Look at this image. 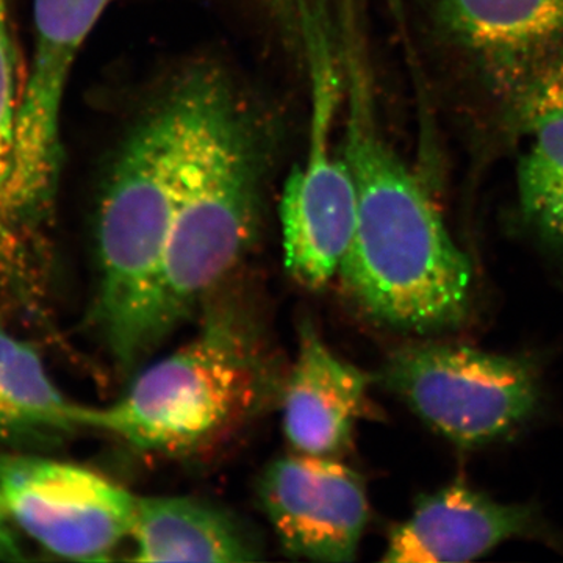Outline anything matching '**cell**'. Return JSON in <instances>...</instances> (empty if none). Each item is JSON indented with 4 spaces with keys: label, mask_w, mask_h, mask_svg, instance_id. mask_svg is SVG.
Returning a JSON list of instances; mask_svg holds the SVG:
<instances>
[{
    "label": "cell",
    "mask_w": 563,
    "mask_h": 563,
    "mask_svg": "<svg viewBox=\"0 0 563 563\" xmlns=\"http://www.w3.org/2000/svg\"><path fill=\"white\" fill-rule=\"evenodd\" d=\"M344 101L342 151L354 180V235L339 277L369 320L395 331H459L474 312L472 262L455 244L431 190L385 140L363 16L336 7Z\"/></svg>",
    "instance_id": "obj_1"
},
{
    "label": "cell",
    "mask_w": 563,
    "mask_h": 563,
    "mask_svg": "<svg viewBox=\"0 0 563 563\" xmlns=\"http://www.w3.org/2000/svg\"><path fill=\"white\" fill-rule=\"evenodd\" d=\"M177 202L150 322L152 350L235 272L261 228L269 143L263 122L213 66L176 80Z\"/></svg>",
    "instance_id": "obj_2"
},
{
    "label": "cell",
    "mask_w": 563,
    "mask_h": 563,
    "mask_svg": "<svg viewBox=\"0 0 563 563\" xmlns=\"http://www.w3.org/2000/svg\"><path fill=\"white\" fill-rule=\"evenodd\" d=\"M273 380L251 314L235 303H210L190 342L144 369L117 402L81 407V428L143 453L199 454L250 421Z\"/></svg>",
    "instance_id": "obj_3"
},
{
    "label": "cell",
    "mask_w": 563,
    "mask_h": 563,
    "mask_svg": "<svg viewBox=\"0 0 563 563\" xmlns=\"http://www.w3.org/2000/svg\"><path fill=\"white\" fill-rule=\"evenodd\" d=\"M181 102L174 84L122 144L96 221L99 282L90 325L129 372L150 354V322L176 210Z\"/></svg>",
    "instance_id": "obj_4"
},
{
    "label": "cell",
    "mask_w": 563,
    "mask_h": 563,
    "mask_svg": "<svg viewBox=\"0 0 563 563\" xmlns=\"http://www.w3.org/2000/svg\"><path fill=\"white\" fill-rule=\"evenodd\" d=\"M428 24L476 125L520 139L563 114V0H429Z\"/></svg>",
    "instance_id": "obj_5"
},
{
    "label": "cell",
    "mask_w": 563,
    "mask_h": 563,
    "mask_svg": "<svg viewBox=\"0 0 563 563\" xmlns=\"http://www.w3.org/2000/svg\"><path fill=\"white\" fill-rule=\"evenodd\" d=\"M310 80V133L306 158L288 174L280 201L284 263L310 291L336 276L354 235V180L335 143L344 77L335 11L328 0H292Z\"/></svg>",
    "instance_id": "obj_6"
},
{
    "label": "cell",
    "mask_w": 563,
    "mask_h": 563,
    "mask_svg": "<svg viewBox=\"0 0 563 563\" xmlns=\"http://www.w3.org/2000/svg\"><path fill=\"white\" fill-rule=\"evenodd\" d=\"M380 377L426 424L463 450L512 435L542 401L536 363L463 344L401 347Z\"/></svg>",
    "instance_id": "obj_7"
},
{
    "label": "cell",
    "mask_w": 563,
    "mask_h": 563,
    "mask_svg": "<svg viewBox=\"0 0 563 563\" xmlns=\"http://www.w3.org/2000/svg\"><path fill=\"white\" fill-rule=\"evenodd\" d=\"M0 503L49 553L103 562L131 537L139 496L85 466L0 453Z\"/></svg>",
    "instance_id": "obj_8"
},
{
    "label": "cell",
    "mask_w": 563,
    "mask_h": 563,
    "mask_svg": "<svg viewBox=\"0 0 563 563\" xmlns=\"http://www.w3.org/2000/svg\"><path fill=\"white\" fill-rule=\"evenodd\" d=\"M113 0H35L36 47L14 132L13 190L29 225L51 239L62 168L60 109L81 44Z\"/></svg>",
    "instance_id": "obj_9"
},
{
    "label": "cell",
    "mask_w": 563,
    "mask_h": 563,
    "mask_svg": "<svg viewBox=\"0 0 563 563\" xmlns=\"http://www.w3.org/2000/svg\"><path fill=\"white\" fill-rule=\"evenodd\" d=\"M258 496L282 547L296 558L352 562L369 518L366 488L340 459L290 454L266 466Z\"/></svg>",
    "instance_id": "obj_10"
},
{
    "label": "cell",
    "mask_w": 563,
    "mask_h": 563,
    "mask_svg": "<svg viewBox=\"0 0 563 563\" xmlns=\"http://www.w3.org/2000/svg\"><path fill=\"white\" fill-rule=\"evenodd\" d=\"M515 539L555 540L532 504L498 503L455 481L426 495L393 529L383 561L470 562Z\"/></svg>",
    "instance_id": "obj_11"
},
{
    "label": "cell",
    "mask_w": 563,
    "mask_h": 563,
    "mask_svg": "<svg viewBox=\"0 0 563 563\" xmlns=\"http://www.w3.org/2000/svg\"><path fill=\"white\" fill-rule=\"evenodd\" d=\"M373 377L343 361L310 322L282 396V424L295 453L342 459L365 413Z\"/></svg>",
    "instance_id": "obj_12"
},
{
    "label": "cell",
    "mask_w": 563,
    "mask_h": 563,
    "mask_svg": "<svg viewBox=\"0 0 563 563\" xmlns=\"http://www.w3.org/2000/svg\"><path fill=\"white\" fill-rule=\"evenodd\" d=\"M16 60L7 0H0V313L41 312L51 279V240L22 217L13 190Z\"/></svg>",
    "instance_id": "obj_13"
},
{
    "label": "cell",
    "mask_w": 563,
    "mask_h": 563,
    "mask_svg": "<svg viewBox=\"0 0 563 563\" xmlns=\"http://www.w3.org/2000/svg\"><path fill=\"white\" fill-rule=\"evenodd\" d=\"M131 539L136 562L242 563L261 561L250 529L213 504L152 496L136 504Z\"/></svg>",
    "instance_id": "obj_14"
},
{
    "label": "cell",
    "mask_w": 563,
    "mask_h": 563,
    "mask_svg": "<svg viewBox=\"0 0 563 563\" xmlns=\"http://www.w3.org/2000/svg\"><path fill=\"white\" fill-rule=\"evenodd\" d=\"M81 407L52 383L35 347L0 324V444L65 439L81 428Z\"/></svg>",
    "instance_id": "obj_15"
},
{
    "label": "cell",
    "mask_w": 563,
    "mask_h": 563,
    "mask_svg": "<svg viewBox=\"0 0 563 563\" xmlns=\"http://www.w3.org/2000/svg\"><path fill=\"white\" fill-rule=\"evenodd\" d=\"M518 162L517 207L525 228L563 254V114L537 125Z\"/></svg>",
    "instance_id": "obj_16"
},
{
    "label": "cell",
    "mask_w": 563,
    "mask_h": 563,
    "mask_svg": "<svg viewBox=\"0 0 563 563\" xmlns=\"http://www.w3.org/2000/svg\"><path fill=\"white\" fill-rule=\"evenodd\" d=\"M7 517L9 515L0 503V561H21V548L10 531Z\"/></svg>",
    "instance_id": "obj_17"
},
{
    "label": "cell",
    "mask_w": 563,
    "mask_h": 563,
    "mask_svg": "<svg viewBox=\"0 0 563 563\" xmlns=\"http://www.w3.org/2000/svg\"><path fill=\"white\" fill-rule=\"evenodd\" d=\"M273 3L274 9H276V13H279V16L284 21H288L291 29L296 27V14H295V2L292 0H269ZM388 5L393 13L396 14L399 21L404 20L402 13V0H387Z\"/></svg>",
    "instance_id": "obj_18"
}]
</instances>
